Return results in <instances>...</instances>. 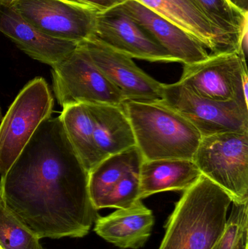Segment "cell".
Returning <instances> with one entry per match:
<instances>
[{
    "mask_svg": "<svg viewBox=\"0 0 248 249\" xmlns=\"http://www.w3.org/2000/svg\"><path fill=\"white\" fill-rule=\"evenodd\" d=\"M0 201L40 239L86 236L96 221L88 172L59 117L41 124L1 176Z\"/></svg>",
    "mask_w": 248,
    "mask_h": 249,
    "instance_id": "6da1fadb",
    "label": "cell"
},
{
    "mask_svg": "<svg viewBox=\"0 0 248 249\" xmlns=\"http://www.w3.org/2000/svg\"><path fill=\"white\" fill-rule=\"evenodd\" d=\"M231 203L225 191L201 176L176 203L159 249H212L225 228Z\"/></svg>",
    "mask_w": 248,
    "mask_h": 249,
    "instance_id": "7a4b0ae2",
    "label": "cell"
},
{
    "mask_svg": "<svg viewBox=\"0 0 248 249\" xmlns=\"http://www.w3.org/2000/svg\"><path fill=\"white\" fill-rule=\"evenodd\" d=\"M122 107L144 160H193L202 135L175 109L162 101H125Z\"/></svg>",
    "mask_w": 248,
    "mask_h": 249,
    "instance_id": "3957f363",
    "label": "cell"
},
{
    "mask_svg": "<svg viewBox=\"0 0 248 249\" xmlns=\"http://www.w3.org/2000/svg\"><path fill=\"white\" fill-rule=\"evenodd\" d=\"M192 160L232 203L248 202V133L202 136Z\"/></svg>",
    "mask_w": 248,
    "mask_h": 249,
    "instance_id": "277c9868",
    "label": "cell"
},
{
    "mask_svg": "<svg viewBox=\"0 0 248 249\" xmlns=\"http://www.w3.org/2000/svg\"><path fill=\"white\" fill-rule=\"evenodd\" d=\"M53 107L52 93L42 77L20 90L0 123V175L10 169L41 124L52 117Z\"/></svg>",
    "mask_w": 248,
    "mask_h": 249,
    "instance_id": "5b68a950",
    "label": "cell"
},
{
    "mask_svg": "<svg viewBox=\"0 0 248 249\" xmlns=\"http://www.w3.org/2000/svg\"><path fill=\"white\" fill-rule=\"evenodd\" d=\"M52 69L54 93L62 107L77 104L122 105L125 101L80 44Z\"/></svg>",
    "mask_w": 248,
    "mask_h": 249,
    "instance_id": "8992f818",
    "label": "cell"
},
{
    "mask_svg": "<svg viewBox=\"0 0 248 249\" xmlns=\"http://www.w3.org/2000/svg\"><path fill=\"white\" fill-rule=\"evenodd\" d=\"M163 103L193 124L202 136L248 133V105L202 97L177 82L163 85Z\"/></svg>",
    "mask_w": 248,
    "mask_h": 249,
    "instance_id": "52a82bcc",
    "label": "cell"
},
{
    "mask_svg": "<svg viewBox=\"0 0 248 249\" xmlns=\"http://www.w3.org/2000/svg\"><path fill=\"white\" fill-rule=\"evenodd\" d=\"M11 7L50 37L80 44L94 36L99 12L72 0H16Z\"/></svg>",
    "mask_w": 248,
    "mask_h": 249,
    "instance_id": "ba28073f",
    "label": "cell"
},
{
    "mask_svg": "<svg viewBox=\"0 0 248 249\" xmlns=\"http://www.w3.org/2000/svg\"><path fill=\"white\" fill-rule=\"evenodd\" d=\"M248 77L246 58L237 51L209 54L198 62L183 64L179 83L202 97L248 105L244 80Z\"/></svg>",
    "mask_w": 248,
    "mask_h": 249,
    "instance_id": "9c48e42d",
    "label": "cell"
},
{
    "mask_svg": "<svg viewBox=\"0 0 248 249\" xmlns=\"http://www.w3.org/2000/svg\"><path fill=\"white\" fill-rule=\"evenodd\" d=\"M125 101L158 102L163 85L138 67L132 58L117 52L95 36L80 43Z\"/></svg>",
    "mask_w": 248,
    "mask_h": 249,
    "instance_id": "30bf717a",
    "label": "cell"
},
{
    "mask_svg": "<svg viewBox=\"0 0 248 249\" xmlns=\"http://www.w3.org/2000/svg\"><path fill=\"white\" fill-rule=\"evenodd\" d=\"M93 36L131 58L150 62L179 63L135 20L116 7L98 13Z\"/></svg>",
    "mask_w": 248,
    "mask_h": 249,
    "instance_id": "8fae6325",
    "label": "cell"
},
{
    "mask_svg": "<svg viewBox=\"0 0 248 249\" xmlns=\"http://www.w3.org/2000/svg\"><path fill=\"white\" fill-rule=\"evenodd\" d=\"M196 39L211 54L237 51V44L204 13L196 0H135Z\"/></svg>",
    "mask_w": 248,
    "mask_h": 249,
    "instance_id": "7c38bea8",
    "label": "cell"
},
{
    "mask_svg": "<svg viewBox=\"0 0 248 249\" xmlns=\"http://www.w3.org/2000/svg\"><path fill=\"white\" fill-rule=\"evenodd\" d=\"M116 8L135 20L179 63L193 64L209 55L206 48L193 36L141 3L127 0Z\"/></svg>",
    "mask_w": 248,
    "mask_h": 249,
    "instance_id": "4fadbf2b",
    "label": "cell"
},
{
    "mask_svg": "<svg viewBox=\"0 0 248 249\" xmlns=\"http://www.w3.org/2000/svg\"><path fill=\"white\" fill-rule=\"evenodd\" d=\"M0 32L26 55L51 67L71 53L78 44L50 37L38 31L11 6L0 2Z\"/></svg>",
    "mask_w": 248,
    "mask_h": 249,
    "instance_id": "5bb4252c",
    "label": "cell"
},
{
    "mask_svg": "<svg viewBox=\"0 0 248 249\" xmlns=\"http://www.w3.org/2000/svg\"><path fill=\"white\" fill-rule=\"evenodd\" d=\"M154 222L152 211L139 200L128 209H116L106 216H98L94 231L119 248L139 249L151 236Z\"/></svg>",
    "mask_w": 248,
    "mask_h": 249,
    "instance_id": "9a60e30c",
    "label": "cell"
},
{
    "mask_svg": "<svg viewBox=\"0 0 248 249\" xmlns=\"http://www.w3.org/2000/svg\"><path fill=\"white\" fill-rule=\"evenodd\" d=\"M85 105L93 121L95 143L103 159L136 146L122 105Z\"/></svg>",
    "mask_w": 248,
    "mask_h": 249,
    "instance_id": "2e32d148",
    "label": "cell"
},
{
    "mask_svg": "<svg viewBox=\"0 0 248 249\" xmlns=\"http://www.w3.org/2000/svg\"><path fill=\"white\" fill-rule=\"evenodd\" d=\"M202 176L192 160H144L140 169L141 200L167 191H184Z\"/></svg>",
    "mask_w": 248,
    "mask_h": 249,
    "instance_id": "e0dca14e",
    "label": "cell"
},
{
    "mask_svg": "<svg viewBox=\"0 0 248 249\" xmlns=\"http://www.w3.org/2000/svg\"><path fill=\"white\" fill-rule=\"evenodd\" d=\"M59 118L73 149L90 172L103 158L95 143L93 121L87 106L77 104L64 107Z\"/></svg>",
    "mask_w": 248,
    "mask_h": 249,
    "instance_id": "ac0fdd59",
    "label": "cell"
},
{
    "mask_svg": "<svg viewBox=\"0 0 248 249\" xmlns=\"http://www.w3.org/2000/svg\"><path fill=\"white\" fill-rule=\"evenodd\" d=\"M143 161L135 146L104 158L92 169L88 173V189L95 209L128 171Z\"/></svg>",
    "mask_w": 248,
    "mask_h": 249,
    "instance_id": "d6986e66",
    "label": "cell"
},
{
    "mask_svg": "<svg viewBox=\"0 0 248 249\" xmlns=\"http://www.w3.org/2000/svg\"><path fill=\"white\" fill-rule=\"evenodd\" d=\"M210 20L238 46L248 26V13L237 8L230 0H196Z\"/></svg>",
    "mask_w": 248,
    "mask_h": 249,
    "instance_id": "ffe728a7",
    "label": "cell"
},
{
    "mask_svg": "<svg viewBox=\"0 0 248 249\" xmlns=\"http://www.w3.org/2000/svg\"><path fill=\"white\" fill-rule=\"evenodd\" d=\"M39 241L0 201V246L4 249H42Z\"/></svg>",
    "mask_w": 248,
    "mask_h": 249,
    "instance_id": "44dd1931",
    "label": "cell"
},
{
    "mask_svg": "<svg viewBox=\"0 0 248 249\" xmlns=\"http://www.w3.org/2000/svg\"><path fill=\"white\" fill-rule=\"evenodd\" d=\"M141 164L134 167L124 175L119 182L109 192V194L100 201L96 209L97 211L106 208L128 209L138 200H141L140 197V169Z\"/></svg>",
    "mask_w": 248,
    "mask_h": 249,
    "instance_id": "7402d4cb",
    "label": "cell"
},
{
    "mask_svg": "<svg viewBox=\"0 0 248 249\" xmlns=\"http://www.w3.org/2000/svg\"><path fill=\"white\" fill-rule=\"evenodd\" d=\"M231 203V214L212 249H242L247 246L248 202Z\"/></svg>",
    "mask_w": 248,
    "mask_h": 249,
    "instance_id": "603a6c76",
    "label": "cell"
},
{
    "mask_svg": "<svg viewBox=\"0 0 248 249\" xmlns=\"http://www.w3.org/2000/svg\"><path fill=\"white\" fill-rule=\"evenodd\" d=\"M96 9L99 13H106L123 4L127 0H72Z\"/></svg>",
    "mask_w": 248,
    "mask_h": 249,
    "instance_id": "cb8c5ba5",
    "label": "cell"
},
{
    "mask_svg": "<svg viewBox=\"0 0 248 249\" xmlns=\"http://www.w3.org/2000/svg\"><path fill=\"white\" fill-rule=\"evenodd\" d=\"M234 6L244 13H248V0H230Z\"/></svg>",
    "mask_w": 248,
    "mask_h": 249,
    "instance_id": "d4e9b609",
    "label": "cell"
},
{
    "mask_svg": "<svg viewBox=\"0 0 248 249\" xmlns=\"http://www.w3.org/2000/svg\"><path fill=\"white\" fill-rule=\"evenodd\" d=\"M16 1V0H0V2L7 4V5L11 6Z\"/></svg>",
    "mask_w": 248,
    "mask_h": 249,
    "instance_id": "484cf974",
    "label": "cell"
},
{
    "mask_svg": "<svg viewBox=\"0 0 248 249\" xmlns=\"http://www.w3.org/2000/svg\"><path fill=\"white\" fill-rule=\"evenodd\" d=\"M2 114H1V107H0V123H1V119H2Z\"/></svg>",
    "mask_w": 248,
    "mask_h": 249,
    "instance_id": "4316f807",
    "label": "cell"
},
{
    "mask_svg": "<svg viewBox=\"0 0 248 249\" xmlns=\"http://www.w3.org/2000/svg\"><path fill=\"white\" fill-rule=\"evenodd\" d=\"M0 249H3L2 247H1V246H0Z\"/></svg>",
    "mask_w": 248,
    "mask_h": 249,
    "instance_id": "83f0119b",
    "label": "cell"
}]
</instances>
